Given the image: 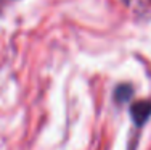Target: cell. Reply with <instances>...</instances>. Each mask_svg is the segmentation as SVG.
Listing matches in <instances>:
<instances>
[{"mask_svg": "<svg viewBox=\"0 0 151 150\" xmlns=\"http://www.w3.org/2000/svg\"><path fill=\"white\" fill-rule=\"evenodd\" d=\"M151 115V102L150 100H140L130 107V116L135 121L137 126H142Z\"/></svg>", "mask_w": 151, "mask_h": 150, "instance_id": "6da1fadb", "label": "cell"}, {"mask_svg": "<svg viewBox=\"0 0 151 150\" xmlns=\"http://www.w3.org/2000/svg\"><path fill=\"white\" fill-rule=\"evenodd\" d=\"M132 94H134V89H132V86L129 84H121L116 87V91H114V99H116L117 103H124L127 102V100H130Z\"/></svg>", "mask_w": 151, "mask_h": 150, "instance_id": "7a4b0ae2", "label": "cell"}]
</instances>
